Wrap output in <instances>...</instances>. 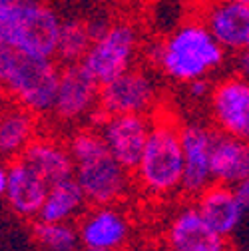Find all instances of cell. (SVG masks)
Here are the masks:
<instances>
[{"label": "cell", "instance_id": "1f68e13d", "mask_svg": "<svg viewBox=\"0 0 249 251\" xmlns=\"http://www.w3.org/2000/svg\"><path fill=\"white\" fill-rule=\"evenodd\" d=\"M247 251H249V247H247Z\"/></svg>", "mask_w": 249, "mask_h": 251}, {"label": "cell", "instance_id": "83f0119b", "mask_svg": "<svg viewBox=\"0 0 249 251\" xmlns=\"http://www.w3.org/2000/svg\"><path fill=\"white\" fill-rule=\"evenodd\" d=\"M8 52H10V46H8V44H6L2 38H0V62L4 60V56H6Z\"/></svg>", "mask_w": 249, "mask_h": 251}, {"label": "cell", "instance_id": "7c38bea8", "mask_svg": "<svg viewBox=\"0 0 249 251\" xmlns=\"http://www.w3.org/2000/svg\"><path fill=\"white\" fill-rule=\"evenodd\" d=\"M215 130L209 122L188 120L181 122V150H183V179L181 194L194 200L207 185L213 183L211 151Z\"/></svg>", "mask_w": 249, "mask_h": 251}, {"label": "cell", "instance_id": "44dd1931", "mask_svg": "<svg viewBox=\"0 0 249 251\" xmlns=\"http://www.w3.org/2000/svg\"><path fill=\"white\" fill-rule=\"evenodd\" d=\"M92 40H94V34H92L86 16L64 18L62 32H60V40H58L56 60L60 62L62 66L80 64L82 58L88 52V48L92 46Z\"/></svg>", "mask_w": 249, "mask_h": 251}, {"label": "cell", "instance_id": "d6986e66", "mask_svg": "<svg viewBox=\"0 0 249 251\" xmlns=\"http://www.w3.org/2000/svg\"><path fill=\"white\" fill-rule=\"evenodd\" d=\"M211 172L213 181L233 187L249 179V142L215 132Z\"/></svg>", "mask_w": 249, "mask_h": 251}, {"label": "cell", "instance_id": "f546056e", "mask_svg": "<svg viewBox=\"0 0 249 251\" xmlns=\"http://www.w3.org/2000/svg\"><path fill=\"white\" fill-rule=\"evenodd\" d=\"M231 2H237V4H243V6H249V0H231Z\"/></svg>", "mask_w": 249, "mask_h": 251}, {"label": "cell", "instance_id": "f1b7e54d", "mask_svg": "<svg viewBox=\"0 0 249 251\" xmlns=\"http://www.w3.org/2000/svg\"><path fill=\"white\" fill-rule=\"evenodd\" d=\"M6 98V94H4V86H2V80H0V102H2Z\"/></svg>", "mask_w": 249, "mask_h": 251}, {"label": "cell", "instance_id": "ba28073f", "mask_svg": "<svg viewBox=\"0 0 249 251\" xmlns=\"http://www.w3.org/2000/svg\"><path fill=\"white\" fill-rule=\"evenodd\" d=\"M98 114L100 84L82 68V64L62 66L54 110L48 120L58 128L74 130L92 124Z\"/></svg>", "mask_w": 249, "mask_h": 251}, {"label": "cell", "instance_id": "7a4b0ae2", "mask_svg": "<svg viewBox=\"0 0 249 251\" xmlns=\"http://www.w3.org/2000/svg\"><path fill=\"white\" fill-rule=\"evenodd\" d=\"M66 144L74 160V177L90 205H120L134 187V174L106 148L92 124L68 132Z\"/></svg>", "mask_w": 249, "mask_h": 251}, {"label": "cell", "instance_id": "e0dca14e", "mask_svg": "<svg viewBox=\"0 0 249 251\" xmlns=\"http://www.w3.org/2000/svg\"><path fill=\"white\" fill-rule=\"evenodd\" d=\"M194 203L205 222L233 243L243 226V211L235 196V187L213 181L199 196L194 198Z\"/></svg>", "mask_w": 249, "mask_h": 251}, {"label": "cell", "instance_id": "4316f807", "mask_svg": "<svg viewBox=\"0 0 249 251\" xmlns=\"http://www.w3.org/2000/svg\"><path fill=\"white\" fill-rule=\"evenodd\" d=\"M102 6H120L124 2H128V0H98Z\"/></svg>", "mask_w": 249, "mask_h": 251}, {"label": "cell", "instance_id": "7402d4cb", "mask_svg": "<svg viewBox=\"0 0 249 251\" xmlns=\"http://www.w3.org/2000/svg\"><path fill=\"white\" fill-rule=\"evenodd\" d=\"M32 237L40 251H84L76 224H48L36 219Z\"/></svg>", "mask_w": 249, "mask_h": 251}, {"label": "cell", "instance_id": "cb8c5ba5", "mask_svg": "<svg viewBox=\"0 0 249 251\" xmlns=\"http://www.w3.org/2000/svg\"><path fill=\"white\" fill-rule=\"evenodd\" d=\"M211 86H213V82L209 78H205V80H196V82H192L188 86H183V90H185L188 100L198 102V104H205L207 98H209V94H211Z\"/></svg>", "mask_w": 249, "mask_h": 251}, {"label": "cell", "instance_id": "5bb4252c", "mask_svg": "<svg viewBox=\"0 0 249 251\" xmlns=\"http://www.w3.org/2000/svg\"><path fill=\"white\" fill-rule=\"evenodd\" d=\"M196 16L229 56L249 48V6L231 0H196Z\"/></svg>", "mask_w": 249, "mask_h": 251}, {"label": "cell", "instance_id": "3957f363", "mask_svg": "<svg viewBox=\"0 0 249 251\" xmlns=\"http://www.w3.org/2000/svg\"><path fill=\"white\" fill-rule=\"evenodd\" d=\"M132 174L134 185L148 200L168 201L181 194V120L164 106L151 116V130L144 153Z\"/></svg>", "mask_w": 249, "mask_h": 251}, {"label": "cell", "instance_id": "8992f818", "mask_svg": "<svg viewBox=\"0 0 249 251\" xmlns=\"http://www.w3.org/2000/svg\"><path fill=\"white\" fill-rule=\"evenodd\" d=\"M144 48L142 30L132 18H112L104 32L92 40V46L80 64L100 86H104L138 66Z\"/></svg>", "mask_w": 249, "mask_h": 251}, {"label": "cell", "instance_id": "5b68a950", "mask_svg": "<svg viewBox=\"0 0 249 251\" xmlns=\"http://www.w3.org/2000/svg\"><path fill=\"white\" fill-rule=\"evenodd\" d=\"M62 64L58 60L32 58L10 48L0 62V80L6 98L48 120L54 110Z\"/></svg>", "mask_w": 249, "mask_h": 251}, {"label": "cell", "instance_id": "9c48e42d", "mask_svg": "<svg viewBox=\"0 0 249 251\" xmlns=\"http://www.w3.org/2000/svg\"><path fill=\"white\" fill-rule=\"evenodd\" d=\"M205 110L215 132L249 142V78L227 72L213 80Z\"/></svg>", "mask_w": 249, "mask_h": 251}, {"label": "cell", "instance_id": "8fae6325", "mask_svg": "<svg viewBox=\"0 0 249 251\" xmlns=\"http://www.w3.org/2000/svg\"><path fill=\"white\" fill-rule=\"evenodd\" d=\"M92 126L100 132L110 153L130 172L136 170L144 153L151 116L142 114H98Z\"/></svg>", "mask_w": 249, "mask_h": 251}, {"label": "cell", "instance_id": "ac0fdd59", "mask_svg": "<svg viewBox=\"0 0 249 251\" xmlns=\"http://www.w3.org/2000/svg\"><path fill=\"white\" fill-rule=\"evenodd\" d=\"M20 158L32 166L38 176H42L48 185L74 177V160L70 155L66 140L54 134L42 132L32 144L26 148Z\"/></svg>", "mask_w": 249, "mask_h": 251}, {"label": "cell", "instance_id": "277c9868", "mask_svg": "<svg viewBox=\"0 0 249 251\" xmlns=\"http://www.w3.org/2000/svg\"><path fill=\"white\" fill-rule=\"evenodd\" d=\"M62 24L48 0H0V38L20 54L56 60Z\"/></svg>", "mask_w": 249, "mask_h": 251}, {"label": "cell", "instance_id": "484cf974", "mask_svg": "<svg viewBox=\"0 0 249 251\" xmlns=\"http://www.w3.org/2000/svg\"><path fill=\"white\" fill-rule=\"evenodd\" d=\"M6 183H8V162L0 160V200H4Z\"/></svg>", "mask_w": 249, "mask_h": 251}, {"label": "cell", "instance_id": "30bf717a", "mask_svg": "<svg viewBox=\"0 0 249 251\" xmlns=\"http://www.w3.org/2000/svg\"><path fill=\"white\" fill-rule=\"evenodd\" d=\"M164 249L168 251H233V243L217 233L194 200L181 201L168 217L164 227Z\"/></svg>", "mask_w": 249, "mask_h": 251}, {"label": "cell", "instance_id": "603a6c76", "mask_svg": "<svg viewBox=\"0 0 249 251\" xmlns=\"http://www.w3.org/2000/svg\"><path fill=\"white\" fill-rule=\"evenodd\" d=\"M235 196H237L241 211H243V226H241V229H239L235 239L241 241L245 245V251H247V247H249V179H245V181L235 185Z\"/></svg>", "mask_w": 249, "mask_h": 251}, {"label": "cell", "instance_id": "52a82bcc", "mask_svg": "<svg viewBox=\"0 0 249 251\" xmlns=\"http://www.w3.org/2000/svg\"><path fill=\"white\" fill-rule=\"evenodd\" d=\"M162 108V80L149 66H134L100 86V114L153 116Z\"/></svg>", "mask_w": 249, "mask_h": 251}, {"label": "cell", "instance_id": "ffe728a7", "mask_svg": "<svg viewBox=\"0 0 249 251\" xmlns=\"http://www.w3.org/2000/svg\"><path fill=\"white\" fill-rule=\"evenodd\" d=\"M90 207L80 183L76 177L52 183L48 187V194L44 200V205L38 213L40 222L48 224H74L84 215V211Z\"/></svg>", "mask_w": 249, "mask_h": 251}, {"label": "cell", "instance_id": "9a60e30c", "mask_svg": "<svg viewBox=\"0 0 249 251\" xmlns=\"http://www.w3.org/2000/svg\"><path fill=\"white\" fill-rule=\"evenodd\" d=\"M48 181L22 158L8 162V183L4 203L18 219L36 222L48 194Z\"/></svg>", "mask_w": 249, "mask_h": 251}, {"label": "cell", "instance_id": "2e32d148", "mask_svg": "<svg viewBox=\"0 0 249 251\" xmlns=\"http://www.w3.org/2000/svg\"><path fill=\"white\" fill-rule=\"evenodd\" d=\"M42 132V118L34 112L10 98L0 102V160L20 158Z\"/></svg>", "mask_w": 249, "mask_h": 251}, {"label": "cell", "instance_id": "4fadbf2b", "mask_svg": "<svg viewBox=\"0 0 249 251\" xmlns=\"http://www.w3.org/2000/svg\"><path fill=\"white\" fill-rule=\"evenodd\" d=\"M76 226L84 251H122L132 237V219L120 205H90Z\"/></svg>", "mask_w": 249, "mask_h": 251}, {"label": "cell", "instance_id": "d4e9b609", "mask_svg": "<svg viewBox=\"0 0 249 251\" xmlns=\"http://www.w3.org/2000/svg\"><path fill=\"white\" fill-rule=\"evenodd\" d=\"M233 72L249 78V48H245L233 56Z\"/></svg>", "mask_w": 249, "mask_h": 251}, {"label": "cell", "instance_id": "4dcf8cb0", "mask_svg": "<svg viewBox=\"0 0 249 251\" xmlns=\"http://www.w3.org/2000/svg\"><path fill=\"white\" fill-rule=\"evenodd\" d=\"M162 251H168V249H162Z\"/></svg>", "mask_w": 249, "mask_h": 251}, {"label": "cell", "instance_id": "6da1fadb", "mask_svg": "<svg viewBox=\"0 0 249 251\" xmlns=\"http://www.w3.org/2000/svg\"><path fill=\"white\" fill-rule=\"evenodd\" d=\"M144 54L148 66L158 72L162 80L179 88L196 80H211L225 68L229 56L198 16L185 18L148 44Z\"/></svg>", "mask_w": 249, "mask_h": 251}]
</instances>
